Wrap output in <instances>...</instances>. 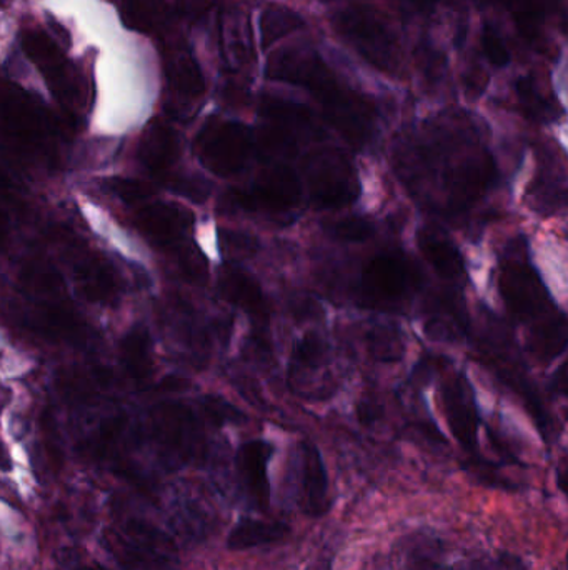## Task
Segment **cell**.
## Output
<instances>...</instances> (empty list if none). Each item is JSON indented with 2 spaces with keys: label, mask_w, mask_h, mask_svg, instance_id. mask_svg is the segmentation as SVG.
I'll list each match as a JSON object with an SVG mask.
<instances>
[{
  "label": "cell",
  "mask_w": 568,
  "mask_h": 570,
  "mask_svg": "<svg viewBox=\"0 0 568 570\" xmlns=\"http://www.w3.org/2000/svg\"><path fill=\"white\" fill-rule=\"evenodd\" d=\"M269 79L300 86L314 95L330 126L354 147L371 142L377 111L371 101L340 82L317 50L287 47L272 54L265 69Z\"/></svg>",
  "instance_id": "cell-1"
},
{
  "label": "cell",
  "mask_w": 568,
  "mask_h": 570,
  "mask_svg": "<svg viewBox=\"0 0 568 570\" xmlns=\"http://www.w3.org/2000/svg\"><path fill=\"white\" fill-rule=\"evenodd\" d=\"M333 29L359 56L382 72L400 67V44L385 15L371 5H349L332 18Z\"/></svg>",
  "instance_id": "cell-2"
},
{
  "label": "cell",
  "mask_w": 568,
  "mask_h": 570,
  "mask_svg": "<svg viewBox=\"0 0 568 570\" xmlns=\"http://www.w3.org/2000/svg\"><path fill=\"white\" fill-rule=\"evenodd\" d=\"M253 150L252 130L236 121H208L195 139L198 160L217 178L239 175L252 159Z\"/></svg>",
  "instance_id": "cell-3"
},
{
  "label": "cell",
  "mask_w": 568,
  "mask_h": 570,
  "mask_svg": "<svg viewBox=\"0 0 568 570\" xmlns=\"http://www.w3.org/2000/svg\"><path fill=\"white\" fill-rule=\"evenodd\" d=\"M310 198L317 209L351 206L361 195L357 171L340 150H317L305 160Z\"/></svg>",
  "instance_id": "cell-4"
},
{
  "label": "cell",
  "mask_w": 568,
  "mask_h": 570,
  "mask_svg": "<svg viewBox=\"0 0 568 570\" xmlns=\"http://www.w3.org/2000/svg\"><path fill=\"white\" fill-rule=\"evenodd\" d=\"M0 124L15 146L25 152L53 156L56 126L31 95L18 88L8 89L0 98Z\"/></svg>",
  "instance_id": "cell-5"
},
{
  "label": "cell",
  "mask_w": 568,
  "mask_h": 570,
  "mask_svg": "<svg viewBox=\"0 0 568 570\" xmlns=\"http://www.w3.org/2000/svg\"><path fill=\"white\" fill-rule=\"evenodd\" d=\"M416 265L400 252L375 255L365 264L361 277L362 299L372 307H394L419 289Z\"/></svg>",
  "instance_id": "cell-6"
},
{
  "label": "cell",
  "mask_w": 568,
  "mask_h": 570,
  "mask_svg": "<svg viewBox=\"0 0 568 570\" xmlns=\"http://www.w3.org/2000/svg\"><path fill=\"white\" fill-rule=\"evenodd\" d=\"M229 197L234 207L249 213H291L302 201L300 179L288 166H272L247 187L232 189Z\"/></svg>",
  "instance_id": "cell-7"
},
{
  "label": "cell",
  "mask_w": 568,
  "mask_h": 570,
  "mask_svg": "<svg viewBox=\"0 0 568 570\" xmlns=\"http://www.w3.org/2000/svg\"><path fill=\"white\" fill-rule=\"evenodd\" d=\"M499 289L510 312L522 320L542 319L554 309L547 287L531 262L512 255L502 262L499 274Z\"/></svg>",
  "instance_id": "cell-8"
},
{
  "label": "cell",
  "mask_w": 568,
  "mask_h": 570,
  "mask_svg": "<svg viewBox=\"0 0 568 570\" xmlns=\"http://www.w3.org/2000/svg\"><path fill=\"white\" fill-rule=\"evenodd\" d=\"M21 44L25 56L44 76L60 104L77 107L80 104L79 77L53 38L46 32L27 29L22 32Z\"/></svg>",
  "instance_id": "cell-9"
},
{
  "label": "cell",
  "mask_w": 568,
  "mask_h": 570,
  "mask_svg": "<svg viewBox=\"0 0 568 570\" xmlns=\"http://www.w3.org/2000/svg\"><path fill=\"white\" fill-rule=\"evenodd\" d=\"M497 175L496 160L487 150L465 157L445 175L447 209L454 214L470 209L493 187Z\"/></svg>",
  "instance_id": "cell-10"
},
{
  "label": "cell",
  "mask_w": 568,
  "mask_h": 570,
  "mask_svg": "<svg viewBox=\"0 0 568 570\" xmlns=\"http://www.w3.org/2000/svg\"><path fill=\"white\" fill-rule=\"evenodd\" d=\"M445 418L455 441L478 459V411L475 394L464 374H452L442 384Z\"/></svg>",
  "instance_id": "cell-11"
},
{
  "label": "cell",
  "mask_w": 568,
  "mask_h": 570,
  "mask_svg": "<svg viewBox=\"0 0 568 570\" xmlns=\"http://www.w3.org/2000/svg\"><path fill=\"white\" fill-rule=\"evenodd\" d=\"M297 502L300 511L313 518H320L329 512V474L322 454L310 442H302L298 447Z\"/></svg>",
  "instance_id": "cell-12"
},
{
  "label": "cell",
  "mask_w": 568,
  "mask_h": 570,
  "mask_svg": "<svg viewBox=\"0 0 568 570\" xmlns=\"http://www.w3.org/2000/svg\"><path fill=\"white\" fill-rule=\"evenodd\" d=\"M157 441L181 460H191L201 449V431L189 409L181 403H160L154 412Z\"/></svg>",
  "instance_id": "cell-13"
},
{
  "label": "cell",
  "mask_w": 568,
  "mask_h": 570,
  "mask_svg": "<svg viewBox=\"0 0 568 570\" xmlns=\"http://www.w3.org/2000/svg\"><path fill=\"white\" fill-rule=\"evenodd\" d=\"M274 445L271 442L255 438L240 445L237 453V470L240 480L253 504L262 511H268L271 505V479H269V466L274 457Z\"/></svg>",
  "instance_id": "cell-14"
},
{
  "label": "cell",
  "mask_w": 568,
  "mask_h": 570,
  "mask_svg": "<svg viewBox=\"0 0 568 570\" xmlns=\"http://www.w3.org/2000/svg\"><path fill=\"white\" fill-rule=\"evenodd\" d=\"M218 289L224 299L229 300L237 309L243 310L253 322L259 323L262 328H268L271 309H269L264 290L252 275L247 274L242 269L229 265L220 274Z\"/></svg>",
  "instance_id": "cell-15"
},
{
  "label": "cell",
  "mask_w": 568,
  "mask_h": 570,
  "mask_svg": "<svg viewBox=\"0 0 568 570\" xmlns=\"http://www.w3.org/2000/svg\"><path fill=\"white\" fill-rule=\"evenodd\" d=\"M136 226L159 246H173L192 226V214L175 204H150L137 213Z\"/></svg>",
  "instance_id": "cell-16"
},
{
  "label": "cell",
  "mask_w": 568,
  "mask_h": 570,
  "mask_svg": "<svg viewBox=\"0 0 568 570\" xmlns=\"http://www.w3.org/2000/svg\"><path fill=\"white\" fill-rule=\"evenodd\" d=\"M417 246H419L423 259L445 281H462V277L467 274L462 252L441 229H436V227L419 229Z\"/></svg>",
  "instance_id": "cell-17"
},
{
  "label": "cell",
  "mask_w": 568,
  "mask_h": 570,
  "mask_svg": "<svg viewBox=\"0 0 568 570\" xmlns=\"http://www.w3.org/2000/svg\"><path fill=\"white\" fill-rule=\"evenodd\" d=\"M181 146L172 127L163 122H152L139 144V159L147 171L157 178H166L178 162Z\"/></svg>",
  "instance_id": "cell-18"
},
{
  "label": "cell",
  "mask_w": 568,
  "mask_h": 570,
  "mask_svg": "<svg viewBox=\"0 0 568 570\" xmlns=\"http://www.w3.org/2000/svg\"><path fill=\"white\" fill-rule=\"evenodd\" d=\"M167 79L170 89L184 101H197L205 94V79L191 50L178 49L167 57Z\"/></svg>",
  "instance_id": "cell-19"
},
{
  "label": "cell",
  "mask_w": 568,
  "mask_h": 570,
  "mask_svg": "<svg viewBox=\"0 0 568 570\" xmlns=\"http://www.w3.org/2000/svg\"><path fill=\"white\" fill-rule=\"evenodd\" d=\"M288 534L291 527L285 522L242 518L230 531L227 547L236 552L257 549V547L282 543Z\"/></svg>",
  "instance_id": "cell-20"
},
{
  "label": "cell",
  "mask_w": 568,
  "mask_h": 570,
  "mask_svg": "<svg viewBox=\"0 0 568 570\" xmlns=\"http://www.w3.org/2000/svg\"><path fill=\"white\" fill-rule=\"evenodd\" d=\"M249 25L240 12H226L220 18V54L229 69H240L252 56V35Z\"/></svg>",
  "instance_id": "cell-21"
},
{
  "label": "cell",
  "mask_w": 568,
  "mask_h": 570,
  "mask_svg": "<svg viewBox=\"0 0 568 570\" xmlns=\"http://www.w3.org/2000/svg\"><path fill=\"white\" fill-rule=\"evenodd\" d=\"M35 326L49 338L80 342L86 339V326L72 309L59 304H44L35 312Z\"/></svg>",
  "instance_id": "cell-22"
},
{
  "label": "cell",
  "mask_w": 568,
  "mask_h": 570,
  "mask_svg": "<svg viewBox=\"0 0 568 570\" xmlns=\"http://www.w3.org/2000/svg\"><path fill=\"white\" fill-rule=\"evenodd\" d=\"M529 345L538 361L550 362L567 349V320L564 314L548 317L532 328Z\"/></svg>",
  "instance_id": "cell-23"
},
{
  "label": "cell",
  "mask_w": 568,
  "mask_h": 570,
  "mask_svg": "<svg viewBox=\"0 0 568 570\" xmlns=\"http://www.w3.org/2000/svg\"><path fill=\"white\" fill-rule=\"evenodd\" d=\"M122 362L136 383L144 384L152 376L150 338L143 329H134L122 339Z\"/></svg>",
  "instance_id": "cell-24"
},
{
  "label": "cell",
  "mask_w": 568,
  "mask_h": 570,
  "mask_svg": "<svg viewBox=\"0 0 568 570\" xmlns=\"http://www.w3.org/2000/svg\"><path fill=\"white\" fill-rule=\"evenodd\" d=\"M304 25V18L292 9L281 4L269 5L260 15V44H262V49H269L281 38L300 31Z\"/></svg>",
  "instance_id": "cell-25"
},
{
  "label": "cell",
  "mask_w": 568,
  "mask_h": 570,
  "mask_svg": "<svg viewBox=\"0 0 568 570\" xmlns=\"http://www.w3.org/2000/svg\"><path fill=\"white\" fill-rule=\"evenodd\" d=\"M77 285L80 294L92 303H109L117 293L114 275L99 261L83 262L77 269Z\"/></svg>",
  "instance_id": "cell-26"
},
{
  "label": "cell",
  "mask_w": 568,
  "mask_h": 570,
  "mask_svg": "<svg viewBox=\"0 0 568 570\" xmlns=\"http://www.w3.org/2000/svg\"><path fill=\"white\" fill-rule=\"evenodd\" d=\"M166 18L162 0H122L121 19L128 29L150 34Z\"/></svg>",
  "instance_id": "cell-27"
},
{
  "label": "cell",
  "mask_w": 568,
  "mask_h": 570,
  "mask_svg": "<svg viewBox=\"0 0 568 570\" xmlns=\"http://www.w3.org/2000/svg\"><path fill=\"white\" fill-rule=\"evenodd\" d=\"M515 94L523 114L532 121L547 122L557 117V111L552 102L542 94L534 77L523 76L516 79Z\"/></svg>",
  "instance_id": "cell-28"
},
{
  "label": "cell",
  "mask_w": 568,
  "mask_h": 570,
  "mask_svg": "<svg viewBox=\"0 0 568 570\" xmlns=\"http://www.w3.org/2000/svg\"><path fill=\"white\" fill-rule=\"evenodd\" d=\"M492 2L505 5L512 12L513 21L519 25L520 32L531 41H537L545 18L544 0H492Z\"/></svg>",
  "instance_id": "cell-29"
},
{
  "label": "cell",
  "mask_w": 568,
  "mask_h": 570,
  "mask_svg": "<svg viewBox=\"0 0 568 570\" xmlns=\"http://www.w3.org/2000/svg\"><path fill=\"white\" fill-rule=\"evenodd\" d=\"M326 355V344L323 339L316 331L307 332L297 342L292 355V365L298 369H317Z\"/></svg>",
  "instance_id": "cell-30"
},
{
  "label": "cell",
  "mask_w": 568,
  "mask_h": 570,
  "mask_svg": "<svg viewBox=\"0 0 568 570\" xmlns=\"http://www.w3.org/2000/svg\"><path fill=\"white\" fill-rule=\"evenodd\" d=\"M327 233L342 242H365L374 236L375 229L371 220L361 216L345 217V219L329 223L326 226Z\"/></svg>",
  "instance_id": "cell-31"
},
{
  "label": "cell",
  "mask_w": 568,
  "mask_h": 570,
  "mask_svg": "<svg viewBox=\"0 0 568 570\" xmlns=\"http://www.w3.org/2000/svg\"><path fill=\"white\" fill-rule=\"evenodd\" d=\"M482 53L493 67H507L510 64V50L507 49L502 34L497 31L496 25L486 22L482 29Z\"/></svg>",
  "instance_id": "cell-32"
},
{
  "label": "cell",
  "mask_w": 568,
  "mask_h": 570,
  "mask_svg": "<svg viewBox=\"0 0 568 570\" xmlns=\"http://www.w3.org/2000/svg\"><path fill=\"white\" fill-rule=\"evenodd\" d=\"M107 185L112 194L117 195L125 204H140V202H146L154 194L149 184L136 181V179L115 178L111 179Z\"/></svg>",
  "instance_id": "cell-33"
},
{
  "label": "cell",
  "mask_w": 568,
  "mask_h": 570,
  "mask_svg": "<svg viewBox=\"0 0 568 570\" xmlns=\"http://www.w3.org/2000/svg\"><path fill=\"white\" fill-rule=\"evenodd\" d=\"M25 278H27V284H31V287L42 290V293H57L63 287L59 274L47 271V269H29V271H25Z\"/></svg>",
  "instance_id": "cell-34"
},
{
  "label": "cell",
  "mask_w": 568,
  "mask_h": 570,
  "mask_svg": "<svg viewBox=\"0 0 568 570\" xmlns=\"http://www.w3.org/2000/svg\"><path fill=\"white\" fill-rule=\"evenodd\" d=\"M179 264H181L182 272L192 281H204L207 275V265H205V258L197 251V249H184L179 255Z\"/></svg>",
  "instance_id": "cell-35"
},
{
  "label": "cell",
  "mask_w": 568,
  "mask_h": 570,
  "mask_svg": "<svg viewBox=\"0 0 568 570\" xmlns=\"http://www.w3.org/2000/svg\"><path fill=\"white\" fill-rule=\"evenodd\" d=\"M172 189L192 201H205L208 194V185L201 178H175L172 179Z\"/></svg>",
  "instance_id": "cell-36"
},
{
  "label": "cell",
  "mask_w": 568,
  "mask_h": 570,
  "mask_svg": "<svg viewBox=\"0 0 568 570\" xmlns=\"http://www.w3.org/2000/svg\"><path fill=\"white\" fill-rule=\"evenodd\" d=\"M205 411L218 424L236 422L240 415L239 412L234 411L230 403L224 402L223 399H217V397H208L207 403H205Z\"/></svg>",
  "instance_id": "cell-37"
},
{
  "label": "cell",
  "mask_w": 568,
  "mask_h": 570,
  "mask_svg": "<svg viewBox=\"0 0 568 570\" xmlns=\"http://www.w3.org/2000/svg\"><path fill=\"white\" fill-rule=\"evenodd\" d=\"M214 4V0H179V9L181 14L188 15V18H201L205 12L211 9Z\"/></svg>",
  "instance_id": "cell-38"
},
{
  "label": "cell",
  "mask_w": 568,
  "mask_h": 570,
  "mask_svg": "<svg viewBox=\"0 0 568 570\" xmlns=\"http://www.w3.org/2000/svg\"><path fill=\"white\" fill-rule=\"evenodd\" d=\"M442 0H404V12L409 15L430 14Z\"/></svg>",
  "instance_id": "cell-39"
},
{
  "label": "cell",
  "mask_w": 568,
  "mask_h": 570,
  "mask_svg": "<svg viewBox=\"0 0 568 570\" xmlns=\"http://www.w3.org/2000/svg\"><path fill=\"white\" fill-rule=\"evenodd\" d=\"M12 469L11 454H9L8 447L4 442L0 441V470L9 472Z\"/></svg>",
  "instance_id": "cell-40"
},
{
  "label": "cell",
  "mask_w": 568,
  "mask_h": 570,
  "mask_svg": "<svg viewBox=\"0 0 568 570\" xmlns=\"http://www.w3.org/2000/svg\"><path fill=\"white\" fill-rule=\"evenodd\" d=\"M14 189V181L9 175L8 169L0 164V191H12Z\"/></svg>",
  "instance_id": "cell-41"
},
{
  "label": "cell",
  "mask_w": 568,
  "mask_h": 570,
  "mask_svg": "<svg viewBox=\"0 0 568 570\" xmlns=\"http://www.w3.org/2000/svg\"><path fill=\"white\" fill-rule=\"evenodd\" d=\"M9 227L8 217H5L4 210L0 209V246L8 239Z\"/></svg>",
  "instance_id": "cell-42"
},
{
  "label": "cell",
  "mask_w": 568,
  "mask_h": 570,
  "mask_svg": "<svg viewBox=\"0 0 568 570\" xmlns=\"http://www.w3.org/2000/svg\"><path fill=\"white\" fill-rule=\"evenodd\" d=\"M9 0H0V8H4L8 4Z\"/></svg>",
  "instance_id": "cell-43"
}]
</instances>
